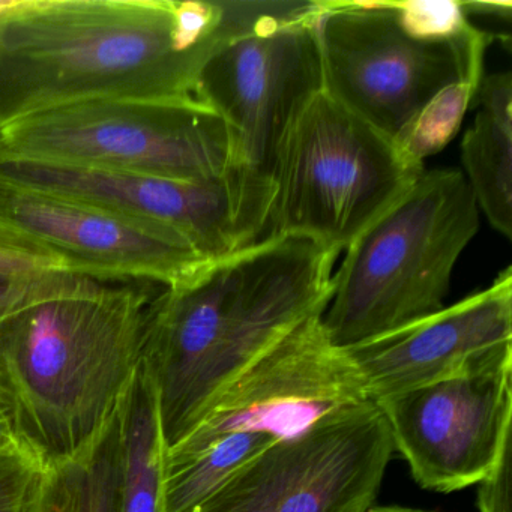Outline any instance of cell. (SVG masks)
<instances>
[{
  "mask_svg": "<svg viewBox=\"0 0 512 512\" xmlns=\"http://www.w3.org/2000/svg\"><path fill=\"white\" fill-rule=\"evenodd\" d=\"M20 445L16 415L10 395L0 385V454Z\"/></svg>",
  "mask_w": 512,
  "mask_h": 512,
  "instance_id": "22",
  "label": "cell"
},
{
  "mask_svg": "<svg viewBox=\"0 0 512 512\" xmlns=\"http://www.w3.org/2000/svg\"><path fill=\"white\" fill-rule=\"evenodd\" d=\"M46 464L20 443L0 454V512H34Z\"/></svg>",
  "mask_w": 512,
  "mask_h": 512,
  "instance_id": "18",
  "label": "cell"
},
{
  "mask_svg": "<svg viewBox=\"0 0 512 512\" xmlns=\"http://www.w3.org/2000/svg\"><path fill=\"white\" fill-rule=\"evenodd\" d=\"M119 457L121 409L79 452L47 464L34 512H113Z\"/></svg>",
  "mask_w": 512,
  "mask_h": 512,
  "instance_id": "17",
  "label": "cell"
},
{
  "mask_svg": "<svg viewBox=\"0 0 512 512\" xmlns=\"http://www.w3.org/2000/svg\"><path fill=\"white\" fill-rule=\"evenodd\" d=\"M478 230V203L463 172L424 170L346 248L322 316L331 340L347 349L445 308L452 272Z\"/></svg>",
  "mask_w": 512,
  "mask_h": 512,
  "instance_id": "5",
  "label": "cell"
},
{
  "mask_svg": "<svg viewBox=\"0 0 512 512\" xmlns=\"http://www.w3.org/2000/svg\"><path fill=\"white\" fill-rule=\"evenodd\" d=\"M236 0H25L0 19V130L95 100H191Z\"/></svg>",
  "mask_w": 512,
  "mask_h": 512,
  "instance_id": "1",
  "label": "cell"
},
{
  "mask_svg": "<svg viewBox=\"0 0 512 512\" xmlns=\"http://www.w3.org/2000/svg\"><path fill=\"white\" fill-rule=\"evenodd\" d=\"M0 226L101 281L184 283L212 260L178 236L101 206L0 178Z\"/></svg>",
  "mask_w": 512,
  "mask_h": 512,
  "instance_id": "13",
  "label": "cell"
},
{
  "mask_svg": "<svg viewBox=\"0 0 512 512\" xmlns=\"http://www.w3.org/2000/svg\"><path fill=\"white\" fill-rule=\"evenodd\" d=\"M322 2H251L241 28L200 71L194 97L229 131L230 170L272 185L284 137L323 91Z\"/></svg>",
  "mask_w": 512,
  "mask_h": 512,
  "instance_id": "7",
  "label": "cell"
},
{
  "mask_svg": "<svg viewBox=\"0 0 512 512\" xmlns=\"http://www.w3.org/2000/svg\"><path fill=\"white\" fill-rule=\"evenodd\" d=\"M458 4L469 22L472 17H481V19L499 20L506 26L511 25V2H458Z\"/></svg>",
  "mask_w": 512,
  "mask_h": 512,
  "instance_id": "23",
  "label": "cell"
},
{
  "mask_svg": "<svg viewBox=\"0 0 512 512\" xmlns=\"http://www.w3.org/2000/svg\"><path fill=\"white\" fill-rule=\"evenodd\" d=\"M392 454L373 403L277 443L188 512H364Z\"/></svg>",
  "mask_w": 512,
  "mask_h": 512,
  "instance_id": "11",
  "label": "cell"
},
{
  "mask_svg": "<svg viewBox=\"0 0 512 512\" xmlns=\"http://www.w3.org/2000/svg\"><path fill=\"white\" fill-rule=\"evenodd\" d=\"M373 403L512 356V269L451 307L347 347Z\"/></svg>",
  "mask_w": 512,
  "mask_h": 512,
  "instance_id": "14",
  "label": "cell"
},
{
  "mask_svg": "<svg viewBox=\"0 0 512 512\" xmlns=\"http://www.w3.org/2000/svg\"><path fill=\"white\" fill-rule=\"evenodd\" d=\"M479 512H512V439L490 472L478 482Z\"/></svg>",
  "mask_w": 512,
  "mask_h": 512,
  "instance_id": "20",
  "label": "cell"
},
{
  "mask_svg": "<svg viewBox=\"0 0 512 512\" xmlns=\"http://www.w3.org/2000/svg\"><path fill=\"white\" fill-rule=\"evenodd\" d=\"M374 404L422 488L464 490L490 472L512 439V356Z\"/></svg>",
  "mask_w": 512,
  "mask_h": 512,
  "instance_id": "12",
  "label": "cell"
},
{
  "mask_svg": "<svg viewBox=\"0 0 512 512\" xmlns=\"http://www.w3.org/2000/svg\"><path fill=\"white\" fill-rule=\"evenodd\" d=\"M160 289L70 272L0 317V385L20 443L46 466L79 452L121 409Z\"/></svg>",
  "mask_w": 512,
  "mask_h": 512,
  "instance_id": "3",
  "label": "cell"
},
{
  "mask_svg": "<svg viewBox=\"0 0 512 512\" xmlns=\"http://www.w3.org/2000/svg\"><path fill=\"white\" fill-rule=\"evenodd\" d=\"M316 31L323 91L401 149L436 101L484 79L488 35L458 0L322 2Z\"/></svg>",
  "mask_w": 512,
  "mask_h": 512,
  "instance_id": "4",
  "label": "cell"
},
{
  "mask_svg": "<svg viewBox=\"0 0 512 512\" xmlns=\"http://www.w3.org/2000/svg\"><path fill=\"white\" fill-rule=\"evenodd\" d=\"M424 170L397 143L322 91L281 143L265 238L298 236L340 254Z\"/></svg>",
  "mask_w": 512,
  "mask_h": 512,
  "instance_id": "6",
  "label": "cell"
},
{
  "mask_svg": "<svg viewBox=\"0 0 512 512\" xmlns=\"http://www.w3.org/2000/svg\"><path fill=\"white\" fill-rule=\"evenodd\" d=\"M23 2L25 0H0V19H4V17L13 14L14 11L20 10Z\"/></svg>",
  "mask_w": 512,
  "mask_h": 512,
  "instance_id": "25",
  "label": "cell"
},
{
  "mask_svg": "<svg viewBox=\"0 0 512 512\" xmlns=\"http://www.w3.org/2000/svg\"><path fill=\"white\" fill-rule=\"evenodd\" d=\"M70 272L0 274V317L58 286ZM73 274V272H71Z\"/></svg>",
  "mask_w": 512,
  "mask_h": 512,
  "instance_id": "21",
  "label": "cell"
},
{
  "mask_svg": "<svg viewBox=\"0 0 512 512\" xmlns=\"http://www.w3.org/2000/svg\"><path fill=\"white\" fill-rule=\"evenodd\" d=\"M0 157L211 181L230 167L223 119L191 100H95L26 116L0 130Z\"/></svg>",
  "mask_w": 512,
  "mask_h": 512,
  "instance_id": "8",
  "label": "cell"
},
{
  "mask_svg": "<svg viewBox=\"0 0 512 512\" xmlns=\"http://www.w3.org/2000/svg\"><path fill=\"white\" fill-rule=\"evenodd\" d=\"M70 272L67 262L43 245L0 226V274Z\"/></svg>",
  "mask_w": 512,
  "mask_h": 512,
  "instance_id": "19",
  "label": "cell"
},
{
  "mask_svg": "<svg viewBox=\"0 0 512 512\" xmlns=\"http://www.w3.org/2000/svg\"><path fill=\"white\" fill-rule=\"evenodd\" d=\"M364 512H434L425 511V509L409 508V506L386 505V506H368Z\"/></svg>",
  "mask_w": 512,
  "mask_h": 512,
  "instance_id": "24",
  "label": "cell"
},
{
  "mask_svg": "<svg viewBox=\"0 0 512 512\" xmlns=\"http://www.w3.org/2000/svg\"><path fill=\"white\" fill-rule=\"evenodd\" d=\"M166 440L157 394L140 365L121 407V457L113 512H164Z\"/></svg>",
  "mask_w": 512,
  "mask_h": 512,
  "instance_id": "16",
  "label": "cell"
},
{
  "mask_svg": "<svg viewBox=\"0 0 512 512\" xmlns=\"http://www.w3.org/2000/svg\"><path fill=\"white\" fill-rule=\"evenodd\" d=\"M478 112L461 140L464 178L494 230L512 238V76L484 77Z\"/></svg>",
  "mask_w": 512,
  "mask_h": 512,
  "instance_id": "15",
  "label": "cell"
},
{
  "mask_svg": "<svg viewBox=\"0 0 512 512\" xmlns=\"http://www.w3.org/2000/svg\"><path fill=\"white\" fill-rule=\"evenodd\" d=\"M337 259L310 239L263 238L158 290L140 365L157 394L167 448L269 347L325 313Z\"/></svg>",
  "mask_w": 512,
  "mask_h": 512,
  "instance_id": "2",
  "label": "cell"
},
{
  "mask_svg": "<svg viewBox=\"0 0 512 512\" xmlns=\"http://www.w3.org/2000/svg\"><path fill=\"white\" fill-rule=\"evenodd\" d=\"M0 178L160 227L208 260L265 238L274 197L272 185L230 169L211 181H179L0 157Z\"/></svg>",
  "mask_w": 512,
  "mask_h": 512,
  "instance_id": "10",
  "label": "cell"
},
{
  "mask_svg": "<svg viewBox=\"0 0 512 512\" xmlns=\"http://www.w3.org/2000/svg\"><path fill=\"white\" fill-rule=\"evenodd\" d=\"M322 316L305 320L248 365L167 457L211 451L241 469L283 440L373 404Z\"/></svg>",
  "mask_w": 512,
  "mask_h": 512,
  "instance_id": "9",
  "label": "cell"
}]
</instances>
